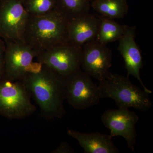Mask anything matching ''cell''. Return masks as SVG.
I'll return each mask as SVG.
<instances>
[{
    "instance_id": "obj_7",
    "label": "cell",
    "mask_w": 153,
    "mask_h": 153,
    "mask_svg": "<svg viewBox=\"0 0 153 153\" xmlns=\"http://www.w3.org/2000/svg\"><path fill=\"white\" fill-rule=\"evenodd\" d=\"M23 1H0V37L5 41H22L29 16Z\"/></svg>"
},
{
    "instance_id": "obj_20",
    "label": "cell",
    "mask_w": 153,
    "mask_h": 153,
    "mask_svg": "<svg viewBox=\"0 0 153 153\" xmlns=\"http://www.w3.org/2000/svg\"><path fill=\"white\" fill-rule=\"evenodd\" d=\"M90 1H92V0H90Z\"/></svg>"
},
{
    "instance_id": "obj_12",
    "label": "cell",
    "mask_w": 153,
    "mask_h": 153,
    "mask_svg": "<svg viewBox=\"0 0 153 153\" xmlns=\"http://www.w3.org/2000/svg\"><path fill=\"white\" fill-rule=\"evenodd\" d=\"M99 18L89 13L68 17L67 40L76 46L82 47L95 40L100 25Z\"/></svg>"
},
{
    "instance_id": "obj_8",
    "label": "cell",
    "mask_w": 153,
    "mask_h": 153,
    "mask_svg": "<svg viewBox=\"0 0 153 153\" xmlns=\"http://www.w3.org/2000/svg\"><path fill=\"white\" fill-rule=\"evenodd\" d=\"M5 71L3 79L22 81L34 63L37 52L22 41H5Z\"/></svg>"
},
{
    "instance_id": "obj_6",
    "label": "cell",
    "mask_w": 153,
    "mask_h": 153,
    "mask_svg": "<svg viewBox=\"0 0 153 153\" xmlns=\"http://www.w3.org/2000/svg\"><path fill=\"white\" fill-rule=\"evenodd\" d=\"M82 47L68 41L58 44L38 55L39 63L61 76H68L80 68Z\"/></svg>"
},
{
    "instance_id": "obj_4",
    "label": "cell",
    "mask_w": 153,
    "mask_h": 153,
    "mask_svg": "<svg viewBox=\"0 0 153 153\" xmlns=\"http://www.w3.org/2000/svg\"><path fill=\"white\" fill-rule=\"evenodd\" d=\"M31 95L22 81L0 79V115L9 120H21L36 111Z\"/></svg>"
},
{
    "instance_id": "obj_9",
    "label": "cell",
    "mask_w": 153,
    "mask_h": 153,
    "mask_svg": "<svg viewBox=\"0 0 153 153\" xmlns=\"http://www.w3.org/2000/svg\"><path fill=\"white\" fill-rule=\"evenodd\" d=\"M112 52L107 45L96 39L82 46L81 66L83 71L99 82L107 78L111 74Z\"/></svg>"
},
{
    "instance_id": "obj_19",
    "label": "cell",
    "mask_w": 153,
    "mask_h": 153,
    "mask_svg": "<svg viewBox=\"0 0 153 153\" xmlns=\"http://www.w3.org/2000/svg\"><path fill=\"white\" fill-rule=\"evenodd\" d=\"M75 151L67 142H62L58 147L52 151V153H74Z\"/></svg>"
},
{
    "instance_id": "obj_13",
    "label": "cell",
    "mask_w": 153,
    "mask_h": 153,
    "mask_svg": "<svg viewBox=\"0 0 153 153\" xmlns=\"http://www.w3.org/2000/svg\"><path fill=\"white\" fill-rule=\"evenodd\" d=\"M68 135L77 141L85 153H119L110 135L101 133L80 132L68 129Z\"/></svg>"
},
{
    "instance_id": "obj_18",
    "label": "cell",
    "mask_w": 153,
    "mask_h": 153,
    "mask_svg": "<svg viewBox=\"0 0 153 153\" xmlns=\"http://www.w3.org/2000/svg\"><path fill=\"white\" fill-rule=\"evenodd\" d=\"M5 49V42L0 37V79H3L4 74Z\"/></svg>"
},
{
    "instance_id": "obj_21",
    "label": "cell",
    "mask_w": 153,
    "mask_h": 153,
    "mask_svg": "<svg viewBox=\"0 0 153 153\" xmlns=\"http://www.w3.org/2000/svg\"><path fill=\"white\" fill-rule=\"evenodd\" d=\"M0 1H1V0H0Z\"/></svg>"
},
{
    "instance_id": "obj_14",
    "label": "cell",
    "mask_w": 153,
    "mask_h": 153,
    "mask_svg": "<svg viewBox=\"0 0 153 153\" xmlns=\"http://www.w3.org/2000/svg\"><path fill=\"white\" fill-rule=\"evenodd\" d=\"M91 6L101 16L113 20L123 19L128 12L127 0H92Z\"/></svg>"
},
{
    "instance_id": "obj_11",
    "label": "cell",
    "mask_w": 153,
    "mask_h": 153,
    "mask_svg": "<svg viewBox=\"0 0 153 153\" xmlns=\"http://www.w3.org/2000/svg\"><path fill=\"white\" fill-rule=\"evenodd\" d=\"M136 29L135 27L125 25L124 33L118 41L117 49L123 57L127 76L132 75L135 77L143 90L151 94L152 91L145 86L140 74V70L142 68L143 62L140 50L135 41Z\"/></svg>"
},
{
    "instance_id": "obj_1",
    "label": "cell",
    "mask_w": 153,
    "mask_h": 153,
    "mask_svg": "<svg viewBox=\"0 0 153 153\" xmlns=\"http://www.w3.org/2000/svg\"><path fill=\"white\" fill-rule=\"evenodd\" d=\"M22 81L39 105L41 117L50 120L66 114L64 76L38 62L33 63Z\"/></svg>"
},
{
    "instance_id": "obj_10",
    "label": "cell",
    "mask_w": 153,
    "mask_h": 153,
    "mask_svg": "<svg viewBox=\"0 0 153 153\" xmlns=\"http://www.w3.org/2000/svg\"><path fill=\"white\" fill-rule=\"evenodd\" d=\"M139 117L134 111L126 108L108 110L102 115V123L109 129L110 136L121 137L126 140L127 147L135 152L137 136L136 126Z\"/></svg>"
},
{
    "instance_id": "obj_5",
    "label": "cell",
    "mask_w": 153,
    "mask_h": 153,
    "mask_svg": "<svg viewBox=\"0 0 153 153\" xmlns=\"http://www.w3.org/2000/svg\"><path fill=\"white\" fill-rule=\"evenodd\" d=\"M64 78L65 100L72 107L84 110L98 104L101 98L99 86L81 68Z\"/></svg>"
},
{
    "instance_id": "obj_15",
    "label": "cell",
    "mask_w": 153,
    "mask_h": 153,
    "mask_svg": "<svg viewBox=\"0 0 153 153\" xmlns=\"http://www.w3.org/2000/svg\"><path fill=\"white\" fill-rule=\"evenodd\" d=\"M100 25L96 40L103 45L119 41L125 32V25H122L114 20L100 16Z\"/></svg>"
},
{
    "instance_id": "obj_16",
    "label": "cell",
    "mask_w": 153,
    "mask_h": 153,
    "mask_svg": "<svg viewBox=\"0 0 153 153\" xmlns=\"http://www.w3.org/2000/svg\"><path fill=\"white\" fill-rule=\"evenodd\" d=\"M91 2L90 0H56V7L67 17H73L89 13Z\"/></svg>"
},
{
    "instance_id": "obj_2",
    "label": "cell",
    "mask_w": 153,
    "mask_h": 153,
    "mask_svg": "<svg viewBox=\"0 0 153 153\" xmlns=\"http://www.w3.org/2000/svg\"><path fill=\"white\" fill-rule=\"evenodd\" d=\"M68 17L57 7L44 15H29L22 41L38 55L55 45L68 41Z\"/></svg>"
},
{
    "instance_id": "obj_17",
    "label": "cell",
    "mask_w": 153,
    "mask_h": 153,
    "mask_svg": "<svg viewBox=\"0 0 153 153\" xmlns=\"http://www.w3.org/2000/svg\"><path fill=\"white\" fill-rule=\"evenodd\" d=\"M24 7L29 15L41 16L56 8V0H24Z\"/></svg>"
},
{
    "instance_id": "obj_3",
    "label": "cell",
    "mask_w": 153,
    "mask_h": 153,
    "mask_svg": "<svg viewBox=\"0 0 153 153\" xmlns=\"http://www.w3.org/2000/svg\"><path fill=\"white\" fill-rule=\"evenodd\" d=\"M102 98H110L119 108L148 111L152 106L149 94L131 82L128 76L111 74L99 84Z\"/></svg>"
}]
</instances>
